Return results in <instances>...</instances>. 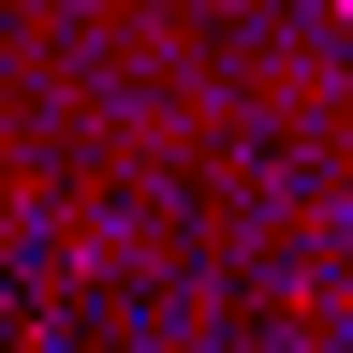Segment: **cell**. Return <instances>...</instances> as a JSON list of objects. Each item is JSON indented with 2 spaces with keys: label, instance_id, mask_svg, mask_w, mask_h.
I'll return each mask as SVG.
<instances>
[{
  "label": "cell",
  "instance_id": "6da1fadb",
  "mask_svg": "<svg viewBox=\"0 0 353 353\" xmlns=\"http://www.w3.org/2000/svg\"><path fill=\"white\" fill-rule=\"evenodd\" d=\"M339 15H353V0H339Z\"/></svg>",
  "mask_w": 353,
  "mask_h": 353
}]
</instances>
